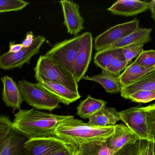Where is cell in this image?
Listing matches in <instances>:
<instances>
[{
	"label": "cell",
	"instance_id": "cell-1",
	"mask_svg": "<svg viewBox=\"0 0 155 155\" xmlns=\"http://www.w3.org/2000/svg\"><path fill=\"white\" fill-rule=\"evenodd\" d=\"M72 116H60L34 109H20L12 122L13 128L29 138L54 137L56 128Z\"/></svg>",
	"mask_w": 155,
	"mask_h": 155
},
{
	"label": "cell",
	"instance_id": "cell-2",
	"mask_svg": "<svg viewBox=\"0 0 155 155\" xmlns=\"http://www.w3.org/2000/svg\"><path fill=\"white\" fill-rule=\"evenodd\" d=\"M115 126L96 127L71 118L58 125L54 137L68 144L78 146L97 140H105L113 134Z\"/></svg>",
	"mask_w": 155,
	"mask_h": 155
},
{
	"label": "cell",
	"instance_id": "cell-3",
	"mask_svg": "<svg viewBox=\"0 0 155 155\" xmlns=\"http://www.w3.org/2000/svg\"><path fill=\"white\" fill-rule=\"evenodd\" d=\"M120 120L139 140L155 142V104L130 108L119 112Z\"/></svg>",
	"mask_w": 155,
	"mask_h": 155
},
{
	"label": "cell",
	"instance_id": "cell-4",
	"mask_svg": "<svg viewBox=\"0 0 155 155\" xmlns=\"http://www.w3.org/2000/svg\"><path fill=\"white\" fill-rule=\"evenodd\" d=\"M35 78L61 84L71 90L79 93L78 83L73 74L57 65L46 56H41L34 69Z\"/></svg>",
	"mask_w": 155,
	"mask_h": 155
},
{
	"label": "cell",
	"instance_id": "cell-5",
	"mask_svg": "<svg viewBox=\"0 0 155 155\" xmlns=\"http://www.w3.org/2000/svg\"><path fill=\"white\" fill-rule=\"evenodd\" d=\"M18 85L23 100L31 107L49 111L59 107L60 101L38 83L21 80L19 81Z\"/></svg>",
	"mask_w": 155,
	"mask_h": 155
},
{
	"label": "cell",
	"instance_id": "cell-6",
	"mask_svg": "<svg viewBox=\"0 0 155 155\" xmlns=\"http://www.w3.org/2000/svg\"><path fill=\"white\" fill-rule=\"evenodd\" d=\"M81 35L66 39L54 45L45 56L73 74L74 61L79 48Z\"/></svg>",
	"mask_w": 155,
	"mask_h": 155
},
{
	"label": "cell",
	"instance_id": "cell-7",
	"mask_svg": "<svg viewBox=\"0 0 155 155\" xmlns=\"http://www.w3.org/2000/svg\"><path fill=\"white\" fill-rule=\"evenodd\" d=\"M46 40L44 36L39 35L34 37L30 47L22 48L16 53L8 51L2 54L0 56V69L11 70L16 68H20L26 63L29 64L32 57L39 53L40 49Z\"/></svg>",
	"mask_w": 155,
	"mask_h": 155
},
{
	"label": "cell",
	"instance_id": "cell-8",
	"mask_svg": "<svg viewBox=\"0 0 155 155\" xmlns=\"http://www.w3.org/2000/svg\"><path fill=\"white\" fill-rule=\"evenodd\" d=\"M139 28V21L135 18L131 21L116 25L100 34L94 39L97 52L115 43Z\"/></svg>",
	"mask_w": 155,
	"mask_h": 155
},
{
	"label": "cell",
	"instance_id": "cell-9",
	"mask_svg": "<svg viewBox=\"0 0 155 155\" xmlns=\"http://www.w3.org/2000/svg\"><path fill=\"white\" fill-rule=\"evenodd\" d=\"M93 46L91 33L87 32L81 34L73 68V76L78 83L83 79L88 68L91 61Z\"/></svg>",
	"mask_w": 155,
	"mask_h": 155
},
{
	"label": "cell",
	"instance_id": "cell-10",
	"mask_svg": "<svg viewBox=\"0 0 155 155\" xmlns=\"http://www.w3.org/2000/svg\"><path fill=\"white\" fill-rule=\"evenodd\" d=\"M67 144L55 137L29 138L24 144L21 155H50Z\"/></svg>",
	"mask_w": 155,
	"mask_h": 155
},
{
	"label": "cell",
	"instance_id": "cell-11",
	"mask_svg": "<svg viewBox=\"0 0 155 155\" xmlns=\"http://www.w3.org/2000/svg\"><path fill=\"white\" fill-rule=\"evenodd\" d=\"M64 16V24L68 33L76 36L84 28V20L80 12L78 4L74 2L63 0L59 2Z\"/></svg>",
	"mask_w": 155,
	"mask_h": 155
},
{
	"label": "cell",
	"instance_id": "cell-12",
	"mask_svg": "<svg viewBox=\"0 0 155 155\" xmlns=\"http://www.w3.org/2000/svg\"><path fill=\"white\" fill-rule=\"evenodd\" d=\"M138 136L124 124H116L114 132L106 140L108 148L115 152L128 144H135Z\"/></svg>",
	"mask_w": 155,
	"mask_h": 155
},
{
	"label": "cell",
	"instance_id": "cell-13",
	"mask_svg": "<svg viewBox=\"0 0 155 155\" xmlns=\"http://www.w3.org/2000/svg\"><path fill=\"white\" fill-rule=\"evenodd\" d=\"M149 2L137 0H119L107 9L116 15L132 17L137 16L148 10Z\"/></svg>",
	"mask_w": 155,
	"mask_h": 155
},
{
	"label": "cell",
	"instance_id": "cell-14",
	"mask_svg": "<svg viewBox=\"0 0 155 155\" xmlns=\"http://www.w3.org/2000/svg\"><path fill=\"white\" fill-rule=\"evenodd\" d=\"M3 84L2 100L8 107L20 110L24 101L21 91L18 84L12 77L4 76L1 78Z\"/></svg>",
	"mask_w": 155,
	"mask_h": 155
},
{
	"label": "cell",
	"instance_id": "cell-15",
	"mask_svg": "<svg viewBox=\"0 0 155 155\" xmlns=\"http://www.w3.org/2000/svg\"><path fill=\"white\" fill-rule=\"evenodd\" d=\"M29 139L12 128L0 143V155H21L24 144Z\"/></svg>",
	"mask_w": 155,
	"mask_h": 155
},
{
	"label": "cell",
	"instance_id": "cell-16",
	"mask_svg": "<svg viewBox=\"0 0 155 155\" xmlns=\"http://www.w3.org/2000/svg\"><path fill=\"white\" fill-rule=\"evenodd\" d=\"M36 80L38 84L65 105H69L81 97L79 93H76L61 84L46 81L41 78Z\"/></svg>",
	"mask_w": 155,
	"mask_h": 155
},
{
	"label": "cell",
	"instance_id": "cell-17",
	"mask_svg": "<svg viewBox=\"0 0 155 155\" xmlns=\"http://www.w3.org/2000/svg\"><path fill=\"white\" fill-rule=\"evenodd\" d=\"M152 31V28H138L134 32L106 47L101 51L122 49L132 44H143L145 45L151 41L150 33Z\"/></svg>",
	"mask_w": 155,
	"mask_h": 155
},
{
	"label": "cell",
	"instance_id": "cell-18",
	"mask_svg": "<svg viewBox=\"0 0 155 155\" xmlns=\"http://www.w3.org/2000/svg\"><path fill=\"white\" fill-rule=\"evenodd\" d=\"M140 91H155V71L130 85L121 87L120 95L127 99L130 94Z\"/></svg>",
	"mask_w": 155,
	"mask_h": 155
},
{
	"label": "cell",
	"instance_id": "cell-19",
	"mask_svg": "<svg viewBox=\"0 0 155 155\" xmlns=\"http://www.w3.org/2000/svg\"><path fill=\"white\" fill-rule=\"evenodd\" d=\"M88 123L99 127L115 126L120 120L119 112L112 107L103 108L88 118Z\"/></svg>",
	"mask_w": 155,
	"mask_h": 155
},
{
	"label": "cell",
	"instance_id": "cell-20",
	"mask_svg": "<svg viewBox=\"0 0 155 155\" xmlns=\"http://www.w3.org/2000/svg\"><path fill=\"white\" fill-rule=\"evenodd\" d=\"M155 71V68H143L133 62L126 68L118 78L121 87L130 85Z\"/></svg>",
	"mask_w": 155,
	"mask_h": 155
},
{
	"label": "cell",
	"instance_id": "cell-21",
	"mask_svg": "<svg viewBox=\"0 0 155 155\" xmlns=\"http://www.w3.org/2000/svg\"><path fill=\"white\" fill-rule=\"evenodd\" d=\"M82 79L99 83L105 89L106 92L110 94L120 93L121 91V86L118 78L111 76L105 70H102L101 73L98 75L91 77L85 76Z\"/></svg>",
	"mask_w": 155,
	"mask_h": 155
},
{
	"label": "cell",
	"instance_id": "cell-22",
	"mask_svg": "<svg viewBox=\"0 0 155 155\" xmlns=\"http://www.w3.org/2000/svg\"><path fill=\"white\" fill-rule=\"evenodd\" d=\"M107 102L102 100L93 98L90 95L81 101L77 108V115L80 117L88 119L101 110L105 107Z\"/></svg>",
	"mask_w": 155,
	"mask_h": 155
},
{
	"label": "cell",
	"instance_id": "cell-23",
	"mask_svg": "<svg viewBox=\"0 0 155 155\" xmlns=\"http://www.w3.org/2000/svg\"><path fill=\"white\" fill-rule=\"evenodd\" d=\"M105 140H97L77 146L75 155H111Z\"/></svg>",
	"mask_w": 155,
	"mask_h": 155
},
{
	"label": "cell",
	"instance_id": "cell-24",
	"mask_svg": "<svg viewBox=\"0 0 155 155\" xmlns=\"http://www.w3.org/2000/svg\"><path fill=\"white\" fill-rule=\"evenodd\" d=\"M121 51V49H118L98 51L94 56V64L101 69L106 70L113 59L117 57Z\"/></svg>",
	"mask_w": 155,
	"mask_h": 155
},
{
	"label": "cell",
	"instance_id": "cell-25",
	"mask_svg": "<svg viewBox=\"0 0 155 155\" xmlns=\"http://www.w3.org/2000/svg\"><path fill=\"white\" fill-rule=\"evenodd\" d=\"M128 64V62L124 59L121 51L117 57L113 59L106 70L111 76L118 78L121 71L126 69Z\"/></svg>",
	"mask_w": 155,
	"mask_h": 155
},
{
	"label": "cell",
	"instance_id": "cell-26",
	"mask_svg": "<svg viewBox=\"0 0 155 155\" xmlns=\"http://www.w3.org/2000/svg\"><path fill=\"white\" fill-rule=\"evenodd\" d=\"M29 4V2L21 0H0V13L19 11Z\"/></svg>",
	"mask_w": 155,
	"mask_h": 155
},
{
	"label": "cell",
	"instance_id": "cell-27",
	"mask_svg": "<svg viewBox=\"0 0 155 155\" xmlns=\"http://www.w3.org/2000/svg\"><path fill=\"white\" fill-rule=\"evenodd\" d=\"M145 68H155V51L154 50L141 51L134 61Z\"/></svg>",
	"mask_w": 155,
	"mask_h": 155
},
{
	"label": "cell",
	"instance_id": "cell-28",
	"mask_svg": "<svg viewBox=\"0 0 155 155\" xmlns=\"http://www.w3.org/2000/svg\"><path fill=\"white\" fill-rule=\"evenodd\" d=\"M127 99L138 103H147L155 99V91H140L130 94Z\"/></svg>",
	"mask_w": 155,
	"mask_h": 155
},
{
	"label": "cell",
	"instance_id": "cell-29",
	"mask_svg": "<svg viewBox=\"0 0 155 155\" xmlns=\"http://www.w3.org/2000/svg\"><path fill=\"white\" fill-rule=\"evenodd\" d=\"M144 45L143 44H132L121 49L122 55L125 60L129 63L133 58L137 57L140 53L143 51Z\"/></svg>",
	"mask_w": 155,
	"mask_h": 155
},
{
	"label": "cell",
	"instance_id": "cell-30",
	"mask_svg": "<svg viewBox=\"0 0 155 155\" xmlns=\"http://www.w3.org/2000/svg\"><path fill=\"white\" fill-rule=\"evenodd\" d=\"M12 128V122L9 118L0 115V143L7 137Z\"/></svg>",
	"mask_w": 155,
	"mask_h": 155
},
{
	"label": "cell",
	"instance_id": "cell-31",
	"mask_svg": "<svg viewBox=\"0 0 155 155\" xmlns=\"http://www.w3.org/2000/svg\"><path fill=\"white\" fill-rule=\"evenodd\" d=\"M155 143L152 141L139 140L140 155H155Z\"/></svg>",
	"mask_w": 155,
	"mask_h": 155
},
{
	"label": "cell",
	"instance_id": "cell-32",
	"mask_svg": "<svg viewBox=\"0 0 155 155\" xmlns=\"http://www.w3.org/2000/svg\"><path fill=\"white\" fill-rule=\"evenodd\" d=\"M77 146L67 144L50 155H75Z\"/></svg>",
	"mask_w": 155,
	"mask_h": 155
},
{
	"label": "cell",
	"instance_id": "cell-33",
	"mask_svg": "<svg viewBox=\"0 0 155 155\" xmlns=\"http://www.w3.org/2000/svg\"><path fill=\"white\" fill-rule=\"evenodd\" d=\"M135 144H128L122 147L111 155H133Z\"/></svg>",
	"mask_w": 155,
	"mask_h": 155
},
{
	"label": "cell",
	"instance_id": "cell-34",
	"mask_svg": "<svg viewBox=\"0 0 155 155\" xmlns=\"http://www.w3.org/2000/svg\"><path fill=\"white\" fill-rule=\"evenodd\" d=\"M34 38V35H33V33L32 31L28 32L26 34V37L25 39L21 43L23 48H27L30 47L33 43Z\"/></svg>",
	"mask_w": 155,
	"mask_h": 155
},
{
	"label": "cell",
	"instance_id": "cell-35",
	"mask_svg": "<svg viewBox=\"0 0 155 155\" xmlns=\"http://www.w3.org/2000/svg\"><path fill=\"white\" fill-rule=\"evenodd\" d=\"M23 48L21 44H15L14 42H11L9 45V52L16 53L20 51Z\"/></svg>",
	"mask_w": 155,
	"mask_h": 155
},
{
	"label": "cell",
	"instance_id": "cell-36",
	"mask_svg": "<svg viewBox=\"0 0 155 155\" xmlns=\"http://www.w3.org/2000/svg\"><path fill=\"white\" fill-rule=\"evenodd\" d=\"M148 10H150L151 13V17L155 21V1L153 0L149 2Z\"/></svg>",
	"mask_w": 155,
	"mask_h": 155
}]
</instances>
